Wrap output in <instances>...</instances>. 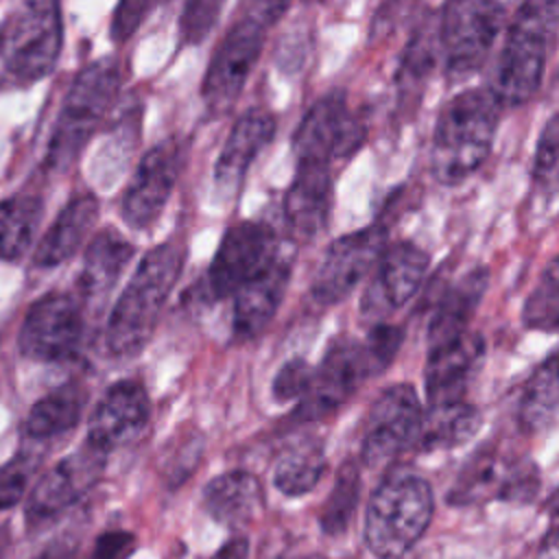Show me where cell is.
I'll list each match as a JSON object with an SVG mask.
<instances>
[{"label":"cell","mask_w":559,"mask_h":559,"mask_svg":"<svg viewBox=\"0 0 559 559\" xmlns=\"http://www.w3.org/2000/svg\"><path fill=\"white\" fill-rule=\"evenodd\" d=\"M181 269L183 247L173 240L142 255L105 325V345L111 356H133L151 341Z\"/></svg>","instance_id":"obj_1"},{"label":"cell","mask_w":559,"mask_h":559,"mask_svg":"<svg viewBox=\"0 0 559 559\" xmlns=\"http://www.w3.org/2000/svg\"><path fill=\"white\" fill-rule=\"evenodd\" d=\"M500 107L487 90H463L439 111L430 168L443 186H456L472 177L489 157Z\"/></svg>","instance_id":"obj_2"},{"label":"cell","mask_w":559,"mask_h":559,"mask_svg":"<svg viewBox=\"0 0 559 559\" xmlns=\"http://www.w3.org/2000/svg\"><path fill=\"white\" fill-rule=\"evenodd\" d=\"M557 22L559 7L555 2H526L518 7L487 87L498 107H520L535 96L544 79Z\"/></svg>","instance_id":"obj_3"},{"label":"cell","mask_w":559,"mask_h":559,"mask_svg":"<svg viewBox=\"0 0 559 559\" xmlns=\"http://www.w3.org/2000/svg\"><path fill=\"white\" fill-rule=\"evenodd\" d=\"M432 513L435 496L426 478L389 474L367 502L365 544L378 559H400L421 539Z\"/></svg>","instance_id":"obj_4"},{"label":"cell","mask_w":559,"mask_h":559,"mask_svg":"<svg viewBox=\"0 0 559 559\" xmlns=\"http://www.w3.org/2000/svg\"><path fill=\"white\" fill-rule=\"evenodd\" d=\"M286 9L288 4L280 2H251L234 20L216 46L201 83V96L212 116H223L234 107L258 63L266 31L286 13Z\"/></svg>","instance_id":"obj_5"},{"label":"cell","mask_w":559,"mask_h":559,"mask_svg":"<svg viewBox=\"0 0 559 559\" xmlns=\"http://www.w3.org/2000/svg\"><path fill=\"white\" fill-rule=\"evenodd\" d=\"M122 70L116 59H96L72 81L48 144V166L66 168L105 122L118 100Z\"/></svg>","instance_id":"obj_6"},{"label":"cell","mask_w":559,"mask_h":559,"mask_svg":"<svg viewBox=\"0 0 559 559\" xmlns=\"http://www.w3.org/2000/svg\"><path fill=\"white\" fill-rule=\"evenodd\" d=\"M4 74L17 85H31L57 66L63 24L57 2H26L0 24Z\"/></svg>","instance_id":"obj_7"},{"label":"cell","mask_w":559,"mask_h":559,"mask_svg":"<svg viewBox=\"0 0 559 559\" xmlns=\"http://www.w3.org/2000/svg\"><path fill=\"white\" fill-rule=\"evenodd\" d=\"M507 7L502 2L456 0L448 2L439 15V52H443L445 74L463 81L478 72L504 26Z\"/></svg>","instance_id":"obj_8"},{"label":"cell","mask_w":559,"mask_h":559,"mask_svg":"<svg viewBox=\"0 0 559 559\" xmlns=\"http://www.w3.org/2000/svg\"><path fill=\"white\" fill-rule=\"evenodd\" d=\"M537 489L539 469L528 456L485 445L459 472L448 491V502L456 507L487 500L531 502L537 496Z\"/></svg>","instance_id":"obj_9"},{"label":"cell","mask_w":559,"mask_h":559,"mask_svg":"<svg viewBox=\"0 0 559 559\" xmlns=\"http://www.w3.org/2000/svg\"><path fill=\"white\" fill-rule=\"evenodd\" d=\"M365 138L362 124L354 118L343 90H332L301 118L295 135V166L330 168L334 159H347Z\"/></svg>","instance_id":"obj_10"},{"label":"cell","mask_w":559,"mask_h":559,"mask_svg":"<svg viewBox=\"0 0 559 559\" xmlns=\"http://www.w3.org/2000/svg\"><path fill=\"white\" fill-rule=\"evenodd\" d=\"M371 376L376 373L362 341L352 336L334 338L319 367H314L310 386L299 400L293 417L299 421H314L336 413Z\"/></svg>","instance_id":"obj_11"},{"label":"cell","mask_w":559,"mask_h":559,"mask_svg":"<svg viewBox=\"0 0 559 559\" xmlns=\"http://www.w3.org/2000/svg\"><path fill=\"white\" fill-rule=\"evenodd\" d=\"M83 330L81 299L70 293H46L26 310L17 347L35 362H61L76 354Z\"/></svg>","instance_id":"obj_12"},{"label":"cell","mask_w":559,"mask_h":559,"mask_svg":"<svg viewBox=\"0 0 559 559\" xmlns=\"http://www.w3.org/2000/svg\"><path fill=\"white\" fill-rule=\"evenodd\" d=\"M280 247L275 231L262 221L231 225L203 275L201 297L210 304L234 297V293L273 255Z\"/></svg>","instance_id":"obj_13"},{"label":"cell","mask_w":559,"mask_h":559,"mask_svg":"<svg viewBox=\"0 0 559 559\" xmlns=\"http://www.w3.org/2000/svg\"><path fill=\"white\" fill-rule=\"evenodd\" d=\"M386 247V227L373 223L336 238L323 253L310 284V297L319 306L343 301L376 266Z\"/></svg>","instance_id":"obj_14"},{"label":"cell","mask_w":559,"mask_h":559,"mask_svg":"<svg viewBox=\"0 0 559 559\" xmlns=\"http://www.w3.org/2000/svg\"><path fill=\"white\" fill-rule=\"evenodd\" d=\"M417 391L408 382H395L371 404L360 445L362 463L376 467L411 450L421 419Z\"/></svg>","instance_id":"obj_15"},{"label":"cell","mask_w":559,"mask_h":559,"mask_svg":"<svg viewBox=\"0 0 559 559\" xmlns=\"http://www.w3.org/2000/svg\"><path fill=\"white\" fill-rule=\"evenodd\" d=\"M183 146L168 138L148 148L122 194L120 216L131 229H148L166 207L183 168Z\"/></svg>","instance_id":"obj_16"},{"label":"cell","mask_w":559,"mask_h":559,"mask_svg":"<svg viewBox=\"0 0 559 559\" xmlns=\"http://www.w3.org/2000/svg\"><path fill=\"white\" fill-rule=\"evenodd\" d=\"M107 454L83 443L46 469L26 496L28 524H46L76 504L100 478Z\"/></svg>","instance_id":"obj_17"},{"label":"cell","mask_w":559,"mask_h":559,"mask_svg":"<svg viewBox=\"0 0 559 559\" xmlns=\"http://www.w3.org/2000/svg\"><path fill=\"white\" fill-rule=\"evenodd\" d=\"M151 419V400L144 384L135 378L114 382L87 421L85 443L103 454L131 443L142 435Z\"/></svg>","instance_id":"obj_18"},{"label":"cell","mask_w":559,"mask_h":559,"mask_svg":"<svg viewBox=\"0 0 559 559\" xmlns=\"http://www.w3.org/2000/svg\"><path fill=\"white\" fill-rule=\"evenodd\" d=\"M293 273V255L277 247L273 255L234 293L231 332L238 341H251L273 321Z\"/></svg>","instance_id":"obj_19"},{"label":"cell","mask_w":559,"mask_h":559,"mask_svg":"<svg viewBox=\"0 0 559 559\" xmlns=\"http://www.w3.org/2000/svg\"><path fill=\"white\" fill-rule=\"evenodd\" d=\"M430 266V255L411 240L384 247L362 297L365 314H391L415 297Z\"/></svg>","instance_id":"obj_20"},{"label":"cell","mask_w":559,"mask_h":559,"mask_svg":"<svg viewBox=\"0 0 559 559\" xmlns=\"http://www.w3.org/2000/svg\"><path fill=\"white\" fill-rule=\"evenodd\" d=\"M485 338L469 330L456 338L432 345L424 371L428 404L463 400V393L485 362Z\"/></svg>","instance_id":"obj_21"},{"label":"cell","mask_w":559,"mask_h":559,"mask_svg":"<svg viewBox=\"0 0 559 559\" xmlns=\"http://www.w3.org/2000/svg\"><path fill=\"white\" fill-rule=\"evenodd\" d=\"M275 127V116L264 107H249L238 116L214 164V183L221 192L238 190L258 153L273 140Z\"/></svg>","instance_id":"obj_22"},{"label":"cell","mask_w":559,"mask_h":559,"mask_svg":"<svg viewBox=\"0 0 559 559\" xmlns=\"http://www.w3.org/2000/svg\"><path fill=\"white\" fill-rule=\"evenodd\" d=\"M332 199V170L295 166V177L284 194V221L299 242H310L328 223Z\"/></svg>","instance_id":"obj_23"},{"label":"cell","mask_w":559,"mask_h":559,"mask_svg":"<svg viewBox=\"0 0 559 559\" xmlns=\"http://www.w3.org/2000/svg\"><path fill=\"white\" fill-rule=\"evenodd\" d=\"M96 221L98 199L92 192L72 197L35 247L33 264L39 269H52L68 262L85 245Z\"/></svg>","instance_id":"obj_24"},{"label":"cell","mask_w":559,"mask_h":559,"mask_svg":"<svg viewBox=\"0 0 559 559\" xmlns=\"http://www.w3.org/2000/svg\"><path fill=\"white\" fill-rule=\"evenodd\" d=\"M264 493L260 480L245 469L214 476L203 489V509L223 526L242 528L262 511Z\"/></svg>","instance_id":"obj_25"},{"label":"cell","mask_w":559,"mask_h":559,"mask_svg":"<svg viewBox=\"0 0 559 559\" xmlns=\"http://www.w3.org/2000/svg\"><path fill=\"white\" fill-rule=\"evenodd\" d=\"M133 245L116 229H100L85 247L76 288L83 301H103L116 286L127 262L133 258Z\"/></svg>","instance_id":"obj_26"},{"label":"cell","mask_w":559,"mask_h":559,"mask_svg":"<svg viewBox=\"0 0 559 559\" xmlns=\"http://www.w3.org/2000/svg\"><path fill=\"white\" fill-rule=\"evenodd\" d=\"M487 286L489 271L485 266H476L439 295V301L428 323L430 347L467 332V323L474 317L483 295L487 293Z\"/></svg>","instance_id":"obj_27"},{"label":"cell","mask_w":559,"mask_h":559,"mask_svg":"<svg viewBox=\"0 0 559 559\" xmlns=\"http://www.w3.org/2000/svg\"><path fill=\"white\" fill-rule=\"evenodd\" d=\"M483 426L480 411L469 402H445L428 404L421 411L419 428L411 450L428 454L435 450H450L469 441Z\"/></svg>","instance_id":"obj_28"},{"label":"cell","mask_w":559,"mask_h":559,"mask_svg":"<svg viewBox=\"0 0 559 559\" xmlns=\"http://www.w3.org/2000/svg\"><path fill=\"white\" fill-rule=\"evenodd\" d=\"M83 406H85L83 386L76 382L61 384L31 406L22 424V430L33 441H48V439L61 437L79 424L83 415Z\"/></svg>","instance_id":"obj_29"},{"label":"cell","mask_w":559,"mask_h":559,"mask_svg":"<svg viewBox=\"0 0 559 559\" xmlns=\"http://www.w3.org/2000/svg\"><path fill=\"white\" fill-rule=\"evenodd\" d=\"M328 469L323 443L304 439L288 445L273 469V485L288 498H299L312 491Z\"/></svg>","instance_id":"obj_30"},{"label":"cell","mask_w":559,"mask_h":559,"mask_svg":"<svg viewBox=\"0 0 559 559\" xmlns=\"http://www.w3.org/2000/svg\"><path fill=\"white\" fill-rule=\"evenodd\" d=\"M557 419V354H548L544 362L528 376L520 404L518 424L524 432L535 435L548 430Z\"/></svg>","instance_id":"obj_31"},{"label":"cell","mask_w":559,"mask_h":559,"mask_svg":"<svg viewBox=\"0 0 559 559\" xmlns=\"http://www.w3.org/2000/svg\"><path fill=\"white\" fill-rule=\"evenodd\" d=\"M41 218L39 197L17 194L0 201V260H20L33 242Z\"/></svg>","instance_id":"obj_32"},{"label":"cell","mask_w":559,"mask_h":559,"mask_svg":"<svg viewBox=\"0 0 559 559\" xmlns=\"http://www.w3.org/2000/svg\"><path fill=\"white\" fill-rule=\"evenodd\" d=\"M360 500V467L356 461L347 459L332 483V489L321 504L319 511V526L325 535L338 537L347 531L354 520L356 507Z\"/></svg>","instance_id":"obj_33"},{"label":"cell","mask_w":559,"mask_h":559,"mask_svg":"<svg viewBox=\"0 0 559 559\" xmlns=\"http://www.w3.org/2000/svg\"><path fill=\"white\" fill-rule=\"evenodd\" d=\"M437 52H439V17H428L413 33L402 55L397 81L404 94L424 83V79L430 74L435 66Z\"/></svg>","instance_id":"obj_34"},{"label":"cell","mask_w":559,"mask_h":559,"mask_svg":"<svg viewBox=\"0 0 559 559\" xmlns=\"http://www.w3.org/2000/svg\"><path fill=\"white\" fill-rule=\"evenodd\" d=\"M522 321L531 330L542 332H557L559 325V277H557V260L552 258L537 286L531 290L524 308H522Z\"/></svg>","instance_id":"obj_35"},{"label":"cell","mask_w":559,"mask_h":559,"mask_svg":"<svg viewBox=\"0 0 559 559\" xmlns=\"http://www.w3.org/2000/svg\"><path fill=\"white\" fill-rule=\"evenodd\" d=\"M39 459L31 452H17L4 465H0V511L13 509L31 491V480Z\"/></svg>","instance_id":"obj_36"},{"label":"cell","mask_w":559,"mask_h":559,"mask_svg":"<svg viewBox=\"0 0 559 559\" xmlns=\"http://www.w3.org/2000/svg\"><path fill=\"white\" fill-rule=\"evenodd\" d=\"M557 148H559L557 116H550L539 133L535 162H533V179L542 190H546V194H552V188H555V173H557V157H559Z\"/></svg>","instance_id":"obj_37"},{"label":"cell","mask_w":559,"mask_h":559,"mask_svg":"<svg viewBox=\"0 0 559 559\" xmlns=\"http://www.w3.org/2000/svg\"><path fill=\"white\" fill-rule=\"evenodd\" d=\"M312 371H314V367L306 358L295 356V358L286 360L277 369V373L273 376V382H271V393H273L275 402L301 400L310 386Z\"/></svg>","instance_id":"obj_38"},{"label":"cell","mask_w":559,"mask_h":559,"mask_svg":"<svg viewBox=\"0 0 559 559\" xmlns=\"http://www.w3.org/2000/svg\"><path fill=\"white\" fill-rule=\"evenodd\" d=\"M402 341H404V330L400 325L380 321L369 330L367 338L362 341V347L367 352V358H369L376 376L391 365Z\"/></svg>","instance_id":"obj_39"},{"label":"cell","mask_w":559,"mask_h":559,"mask_svg":"<svg viewBox=\"0 0 559 559\" xmlns=\"http://www.w3.org/2000/svg\"><path fill=\"white\" fill-rule=\"evenodd\" d=\"M223 4L212 2V0H194L183 7L181 20H179V31L183 41L188 44H199L207 37V33L214 28L218 13Z\"/></svg>","instance_id":"obj_40"},{"label":"cell","mask_w":559,"mask_h":559,"mask_svg":"<svg viewBox=\"0 0 559 559\" xmlns=\"http://www.w3.org/2000/svg\"><path fill=\"white\" fill-rule=\"evenodd\" d=\"M155 9V2H142V0H133V2H120L114 11V17H111V26H109V33H111V39L116 44H122L127 41L135 31L138 26L144 22V17Z\"/></svg>","instance_id":"obj_41"},{"label":"cell","mask_w":559,"mask_h":559,"mask_svg":"<svg viewBox=\"0 0 559 559\" xmlns=\"http://www.w3.org/2000/svg\"><path fill=\"white\" fill-rule=\"evenodd\" d=\"M135 535L129 531H105L94 542L92 559H129L135 550Z\"/></svg>","instance_id":"obj_42"},{"label":"cell","mask_w":559,"mask_h":559,"mask_svg":"<svg viewBox=\"0 0 559 559\" xmlns=\"http://www.w3.org/2000/svg\"><path fill=\"white\" fill-rule=\"evenodd\" d=\"M212 559H249V542L242 535H236L225 542Z\"/></svg>","instance_id":"obj_43"},{"label":"cell","mask_w":559,"mask_h":559,"mask_svg":"<svg viewBox=\"0 0 559 559\" xmlns=\"http://www.w3.org/2000/svg\"><path fill=\"white\" fill-rule=\"evenodd\" d=\"M33 559H76V548L68 539H55L44 550H39Z\"/></svg>","instance_id":"obj_44"},{"label":"cell","mask_w":559,"mask_h":559,"mask_svg":"<svg viewBox=\"0 0 559 559\" xmlns=\"http://www.w3.org/2000/svg\"><path fill=\"white\" fill-rule=\"evenodd\" d=\"M273 559H286V557L277 555V557H273ZM297 559H323V557H319V555H306V557H297Z\"/></svg>","instance_id":"obj_45"},{"label":"cell","mask_w":559,"mask_h":559,"mask_svg":"<svg viewBox=\"0 0 559 559\" xmlns=\"http://www.w3.org/2000/svg\"><path fill=\"white\" fill-rule=\"evenodd\" d=\"M2 555H4V542H0V559H2Z\"/></svg>","instance_id":"obj_46"},{"label":"cell","mask_w":559,"mask_h":559,"mask_svg":"<svg viewBox=\"0 0 559 559\" xmlns=\"http://www.w3.org/2000/svg\"><path fill=\"white\" fill-rule=\"evenodd\" d=\"M0 52H2V31H0Z\"/></svg>","instance_id":"obj_47"}]
</instances>
